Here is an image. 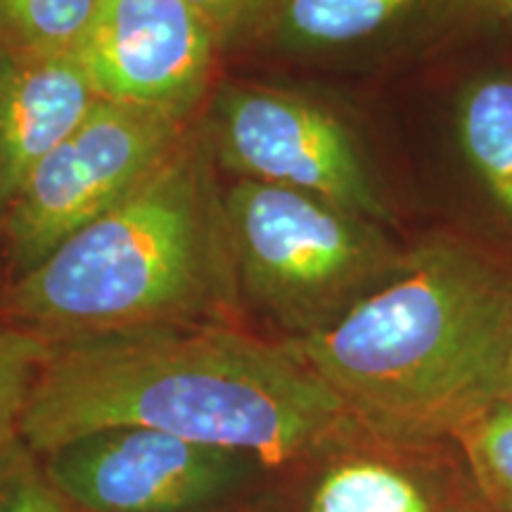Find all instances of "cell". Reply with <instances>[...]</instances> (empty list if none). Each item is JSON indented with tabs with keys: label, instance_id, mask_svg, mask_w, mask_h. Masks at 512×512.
I'll return each mask as SVG.
<instances>
[{
	"label": "cell",
	"instance_id": "obj_16",
	"mask_svg": "<svg viewBox=\"0 0 512 512\" xmlns=\"http://www.w3.org/2000/svg\"><path fill=\"white\" fill-rule=\"evenodd\" d=\"M0 512H69V503L22 439L0 448Z\"/></svg>",
	"mask_w": 512,
	"mask_h": 512
},
{
	"label": "cell",
	"instance_id": "obj_6",
	"mask_svg": "<svg viewBox=\"0 0 512 512\" xmlns=\"http://www.w3.org/2000/svg\"><path fill=\"white\" fill-rule=\"evenodd\" d=\"M207 126L216 164L242 181L320 197L375 223L392 209L347 124L304 95L233 86L214 100Z\"/></svg>",
	"mask_w": 512,
	"mask_h": 512
},
{
	"label": "cell",
	"instance_id": "obj_10",
	"mask_svg": "<svg viewBox=\"0 0 512 512\" xmlns=\"http://www.w3.org/2000/svg\"><path fill=\"white\" fill-rule=\"evenodd\" d=\"M98 100L74 53L19 55L8 48L0 60V221L36 166Z\"/></svg>",
	"mask_w": 512,
	"mask_h": 512
},
{
	"label": "cell",
	"instance_id": "obj_14",
	"mask_svg": "<svg viewBox=\"0 0 512 512\" xmlns=\"http://www.w3.org/2000/svg\"><path fill=\"white\" fill-rule=\"evenodd\" d=\"M472 477L494 512H512V399L494 401L456 432Z\"/></svg>",
	"mask_w": 512,
	"mask_h": 512
},
{
	"label": "cell",
	"instance_id": "obj_5",
	"mask_svg": "<svg viewBox=\"0 0 512 512\" xmlns=\"http://www.w3.org/2000/svg\"><path fill=\"white\" fill-rule=\"evenodd\" d=\"M192 121L105 98L95 102L72 136L36 166L0 221L12 278L131 195Z\"/></svg>",
	"mask_w": 512,
	"mask_h": 512
},
{
	"label": "cell",
	"instance_id": "obj_1",
	"mask_svg": "<svg viewBox=\"0 0 512 512\" xmlns=\"http://www.w3.org/2000/svg\"><path fill=\"white\" fill-rule=\"evenodd\" d=\"M117 427L164 432L266 465L332 453L363 430L290 342L211 323L50 342L19 439L50 456Z\"/></svg>",
	"mask_w": 512,
	"mask_h": 512
},
{
	"label": "cell",
	"instance_id": "obj_17",
	"mask_svg": "<svg viewBox=\"0 0 512 512\" xmlns=\"http://www.w3.org/2000/svg\"><path fill=\"white\" fill-rule=\"evenodd\" d=\"M214 27L223 50L252 41L254 31L264 22L275 0H188Z\"/></svg>",
	"mask_w": 512,
	"mask_h": 512
},
{
	"label": "cell",
	"instance_id": "obj_8",
	"mask_svg": "<svg viewBox=\"0 0 512 512\" xmlns=\"http://www.w3.org/2000/svg\"><path fill=\"white\" fill-rule=\"evenodd\" d=\"M242 453L117 427L46 456L55 489L86 512H185L221 496L249 465Z\"/></svg>",
	"mask_w": 512,
	"mask_h": 512
},
{
	"label": "cell",
	"instance_id": "obj_11",
	"mask_svg": "<svg viewBox=\"0 0 512 512\" xmlns=\"http://www.w3.org/2000/svg\"><path fill=\"white\" fill-rule=\"evenodd\" d=\"M448 0H275L252 41L290 50H344L439 10Z\"/></svg>",
	"mask_w": 512,
	"mask_h": 512
},
{
	"label": "cell",
	"instance_id": "obj_2",
	"mask_svg": "<svg viewBox=\"0 0 512 512\" xmlns=\"http://www.w3.org/2000/svg\"><path fill=\"white\" fill-rule=\"evenodd\" d=\"M290 344L373 437L453 441L508 399L512 273L463 240L422 242L392 280Z\"/></svg>",
	"mask_w": 512,
	"mask_h": 512
},
{
	"label": "cell",
	"instance_id": "obj_15",
	"mask_svg": "<svg viewBox=\"0 0 512 512\" xmlns=\"http://www.w3.org/2000/svg\"><path fill=\"white\" fill-rule=\"evenodd\" d=\"M48 351V339L0 320V448L19 439L31 389Z\"/></svg>",
	"mask_w": 512,
	"mask_h": 512
},
{
	"label": "cell",
	"instance_id": "obj_9",
	"mask_svg": "<svg viewBox=\"0 0 512 512\" xmlns=\"http://www.w3.org/2000/svg\"><path fill=\"white\" fill-rule=\"evenodd\" d=\"M337 453L306 512H494L456 441L401 444L361 430Z\"/></svg>",
	"mask_w": 512,
	"mask_h": 512
},
{
	"label": "cell",
	"instance_id": "obj_4",
	"mask_svg": "<svg viewBox=\"0 0 512 512\" xmlns=\"http://www.w3.org/2000/svg\"><path fill=\"white\" fill-rule=\"evenodd\" d=\"M223 214L240 292L297 337L328 328L406 261L380 223L280 185L238 178Z\"/></svg>",
	"mask_w": 512,
	"mask_h": 512
},
{
	"label": "cell",
	"instance_id": "obj_18",
	"mask_svg": "<svg viewBox=\"0 0 512 512\" xmlns=\"http://www.w3.org/2000/svg\"><path fill=\"white\" fill-rule=\"evenodd\" d=\"M477 3L486 5V8L498 12L505 19H512V0H477Z\"/></svg>",
	"mask_w": 512,
	"mask_h": 512
},
{
	"label": "cell",
	"instance_id": "obj_13",
	"mask_svg": "<svg viewBox=\"0 0 512 512\" xmlns=\"http://www.w3.org/2000/svg\"><path fill=\"white\" fill-rule=\"evenodd\" d=\"M102 0H0V29L12 53H74Z\"/></svg>",
	"mask_w": 512,
	"mask_h": 512
},
{
	"label": "cell",
	"instance_id": "obj_19",
	"mask_svg": "<svg viewBox=\"0 0 512 512\" xmlns=\"http://www.w3.org/2000/svg\"><path fill=\"white\" fill-rule=\"evenodd\" d=\"M8 53V41H5L3 36V29H0V60H3V55Z\"/></svg>",
	"mask_w": 512,
	"mask_h": 512
},
{
	"label": "cell",
	"instance_id": "obj_7",
	"mask_svg": "<svg viewBox=\"0 0 512 512\" xmlns=\"http://www.w3.org/2000/svg\"><path fill=\"white\" fill-rule=\"evenodd\" d=\"M221 50L188 0H102L74 55L100 98L190 121Z\"/></svg>",
	"mask_w": 512,
	"mask_h": 512
},
{
	"label": "cell",
	"instance_id": "obj_12",
	"mask_svg": "<svg viewBox=\"0 0 512 512\" xmlns=\"http://www.w3.org/2000/svg\"><path fill=\"white\" fill-rule=\"evenodd\" d=\"M458 133L467 162L512 221V76H484L467 88Z\"/></svg>",
	"mask_w": 512,
	"mask_h": 512
},
{
	"label": "cell",
	"instance_id": "obj_20",
	"mask_svg": "<svg viewBox=\"0 0 512 512\" xmlns=\"http://www.w3.org/2000/svg\"><path fill=\"white\" fill-rule=\"evenodd\" d=\"M508 399H512V366H510V382H508Z\"/></svg>",
	"mask_w": 512,
	"mask_h": 512
},
{
	"label": "cell",
	"instance_id": "obj_3",
	"mask_svg": "<svg viewBox=\"0 0 512 512\" xmlns=\"http://www.w3.org/2000/svg\"><path fill=\"white\" fill-rule=\"evenodd\" d=\"M204 119L117 207L0 294L5 320L60 339L200 323L240 294Z\"/></svg>",
	"mask_w": 512,
	"mask_h": 512
}]
</instances>
